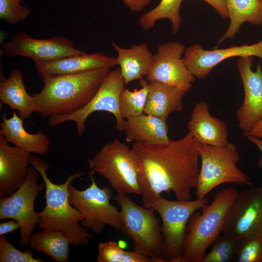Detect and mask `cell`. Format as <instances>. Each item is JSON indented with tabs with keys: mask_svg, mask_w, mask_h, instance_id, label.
Returning <instances> with one entry per match:
<instances>
[{
	"mask_svg": "<svg viewBox=\"0 0 262 262\" xmlns=\"http://www.w3.org/2000/svg\"><path fill=\"white\" fill-rule=\"evenodd\" d=\"M197 145L189 132L166 145L133 144L144 207L151 208L163 192H173L178 200L191 199L199 175Z\"/></svg>",
	"mask_w": 262,
	"mask_h": 262,
	"instance_id": "cell-1",
	"label": "cell"
},
{
	"mask_svg": "<svg viewBox=\"0 0 262 262\" xmlns=\"http://www.w3.org/2000/svg\"><path fill=\"white\" fill-rule=\"evenodd\" d=\"M111 69L42 79V89L33 96L36 112L43 117L72 114L92 98Z\"/></svg>",
	"mask_w": 262,
	"mask_h": 262,
	"instance_id": "cell-2",
	"label": "cell"
},
{
	"mask_svg": "<svg viewBox=\"0 0 262 262\" xmlns=\"http://www.w3.org/2000/svg\"><path fill=\"white\" fill-rule=\"evenodd\" d=\"M30 164L41 176L45 185L46 206L37 212L38 227L43 229H52L64 233L71 245L78 246L88 243L92 236L87 229L80 225L82 215L70 204L69 185L75 179L86 174L81 172L69 175L62 184L52 182L47 175L49 164L40 158L31 155Z\"/></svg>",
	"mask_w": 262,
	"mask_h": 262,
	"instance_id": "cell-3",
	"label": "cell"
},
{
	"mask_svg": "<svg viewBox=\"0 0 262 262\" xmlns=\"http://www.w3.org/2000/svg\"><path fill=\"white\" fill-rule=\"evenodd\" d=\"M238 192L229 187L217 192L190 216L181 249V262H201L208 247L223 233L229 210Z\"/></svg>",
	"mask_w": 262,
	"mask_h": 262,
	"instance_id": "cell-4",
	"label": "cell"
},
{
	"mask_svg": "<svg viewBox=\"0 0 262 262\" xmlns=\"http://www.w3.org/2000/svg\"><path fill=\"white\" fill-rule=\"evenodd\" d=\"M197 149L201 162L196 187L197 198L205 197L212 190L223 183L253 186L250 177L237 166L240 156L233 144L229 142L218 147L198 143Z\"/></svg>",
	"mask_w": 262,
	"mask_h": 262,
	"instance_id": "cell-5",
	"label": "cell"
},
{
	"mask_svg": "<svg viewBox=\"0 0 262 262\" xmlns=\"http://www.w3.org/2000/svg\"><path fill=\"white\" fill-rule=\"evenodd\" d=\"M89 173L104 177L118 195H141L137 163L132 151L118 139L105 144L89 160Z\"/></svg>",
	"mask_w": 262,
	"mask_h": 262,
	"instance_id": "cell-6",
	"label": "cell"
},
{
	"mask_svg": "<svg viewBox=\"0 0 262 262\" xmlns=\"http://www.w3.org/2000/svg\"><path fill=\"white\" fill-rule=\"evenodd\" d=\"M114 199L120 207L121 231L132 240L134 250L154 262H164L162 225L155 210L137 204L127 195L117 194Z\"/></svg>",
	"mask_w": 262,
	"mask_h": 262,
	"instance_id": "cell-7",
	"label": "cell"
},
{
	"mask_svg": "<svg viewBox=\"0 0 262 262\" xmlns=\"http://www.w3.org/2000/svg\"><path fill=\"white\" fill-rule=\"evenodd\" d=\"M88 174L91 183L88 188L80 190L71 183L68 186L69 202L83 216L82 226L97 234L101 233L107 225L122 230L120 210L110 202L112 189L108 186L100 188L93 175Z\"/></svg>",
	"mask_w": 262,
	"mask_h": 262,
	"instance_id": "cell-8",
	"label": "cell"
},
{
	"mask_svg": "<svg viewBox=\"0 0 262 262\" xmlns=\"http://www.w3.org/2000/svg\"><path fill=\"white\" fill-rule=\"evenodd\" d=\"M206 197L191 200H168L162 196L152 208L162 222L164 262H181V249L189 219L196 211L207 204Z\"/></svg>",
	"mask_w": 262,
	"mask_h": 262,
	"instance_id": "cell-9",
	"label": "cell"
},
{
	"mask_svg": "<svg viewBox=\"0 0 262 262\" xmlns=\"http://www.w3.org/2000/svg\"><path fill=\"white\" fill-rule=\"evenodd\" d=\"M125 85L119 68L110 70L94 97L85 106L71 114L49 117V127L52 128L64 122L73 121L75 124L78 135L81 137L85 131V123L89 116L96 112L105 111L115 116L116 130L123 131L125 120L120 112L119 98Z\"/></svg>",
	"mask_w": 262,
	"mask_h": 262,
	"instance_id": "cell-10",
	"label": "cell"
},
{
	"mask_svg": "<svg viewBox=\"0 0 262 262\" xmlns=\"http://www.w3.org/2000/svg\"><path fill=\"white\" fill-rule=\"evenodd\" d=\"M38 174L31 167L21 186L11 195L0 198V219H11L19 223L21 232L19 243L21 246L29 245L32 232L39 220L34 202L45 185L44 182L38 184Z\"/></svg>",
	"mask_w": 262,
	"mask_h": 262,
	"instance_id": "cell-11",
	"label": "cell"
},
{
	"mask_svg": "<svg viewBox=\"0 0 262 262\" xmlns=\"http://www.w3.org/2000/svg\"><path fill=\"white\" fill-rule=\"evenodd\" d=\"M223 233L239 242L262 236V186H251L238 193Z\"/></svg>",
	"mask_w": 262,
	"mask_h": 262,
	"instance_id": "cell-12",
	"label": "cell"
},
{
	"mask_svg": "<svg viewBox=\"0 0 262 262\" xmlns=\"http://www.w3.org/2000/svg\"><path fill=\"white\" fill-rule=\"evenodd\" d=\"M1 47L2 52L6 57H26L35 62L51 61L86 53L75 48L71 41L63 36L38 39L22 31L17 32L9 42H3Z\"/></svg>",
	"mask_w": 262,
	"mask_h": 262,
	"instance_id": "cell-13",
	"label": "cell"
},
{
	"mask_svg": "<svg viewBox=\"0 0 262 262\" xmlns=\"http://www.w3.org/2000/svg\"><path fill=\"white\" fill-rule=\"evenodd\" d=\"M185 50L184 45L178 41L159 44L147 76L148 82H159L189 91L195 78L184 63L182 55Z\"/></svg>",
	"mask_w": 262,
	"mask_h": 262,
	"instance_id": "cell-14",
	"label": "cell"
},
{
	"mask_svg": "<svg viewBox=\"0 0 262 262\" xmlns=\"http://www.w3.org/2000/svg\"><path fill=\"white\" fill-rule=\"evenodd\" d=\"M253 56L240 57L237 62L244 98L236 115L243 136L262 119V66L258 63L256 70L253 71Z\"/></svg>",
	"mask_w": 262,
	"mask_h": 262,
	"instance_id": "cell-15",
	"label": "cell"
},
{
	"mask_svg": "<svg viewBox=\"0 0 262 262\" xmlns=\"http://www.w3.org/2000/svg\"><path fill=\"white\" fill-rule=\"evenodd\" d=\"M257 57L262 60V39L258 42L226 49H204L199 44L185 49L184 63L192 75L198 79L206 78L214 67L227 59L234 57Z\"/></svg>",
	"mask_w": 262,
	"mask_h": 262,
	"instance_id": "cell-16",
	"label": "cell"
},
{
	"mask_svg": "<svg viewBox=\"0 0 262 262\" xmlns=\"http://www.w3.org/2000/svg\"><path fill=\"white\" fill-rule=\"evenodd\" d=\"M31 154L11 146L0 134V196H9L26 180L30 169Z\"/></svg>",
	"mask_w": 262,
	"mask_h": 262,
	"instance_id": "cell-17",
	"label": "cell"
},
{
	"mask_svg": "<svg viewBox=\"0 0 262 262\" xmlns=\"http://www.w3.org/2000/svg\"><path fill=\"white\" fill-rule=\"evenodd\" d=\"M116 65V57L107 56L101 51L34 63V66L42 79L76 74L101 68L111 69Z\"/></svg>",
	"mask_w": 262,
	"mask_h": 262,
	"instance_id": "cell-18",
	"label": "cell"
},
{
	"mask_svg": "<svg viewBox=\"0 0 262 262\" xmlns=\"http://www.w3.org/2000/svg\"><path fill=\"white\" fill-rule=\"evenodd\" d=\"M187 128L198 143L222 147L229 143L226 124L211 115L206 102L195 105Z\"/></svg>",
	"mask_w": 262,
	"mask_h": 262,
	"instance_id": "cell-19",
	"label": "cell"
},
{
	"mask_svg": "<svg viewBox=\"0 0 262 262\" xmlns=\"http://www.w3.org/2000/svg\"><path fill=\"white\" fill-rule=\"evenodd\" d=\"M2 119L0 134L8 143L30 153L44 155L48 152L50 141L42 130L35 133L28 132L24 128L23 120L15 111L12 116L9 118L3 114Z\"/></svg>",
	"mask_w": 262,
	"mask_h": 262,
	"instance_id": "cell-20",
	"label": "cell"
},
{
	"mask_svg": "<svg viewBox=\"0 0 262 262\" xmlns=\"http://www.w3.org/2000/svg\"><path fill=\"white\" fill-rule=\"evenodd\" d=\"M168 131L166 121L145 113L125 120L123 125L126 141L134 143L167 144Z\"/></svg>",
	"mask_w": 262,
	"mask_h": 262,
	"instance_id": "cell-21",
	"label": "cell"
},
{
	"mask_svg": "<svg viewBox=\"0 0 262 262\" xmlns=\"http://www.w3.org/2000/svg\"><path fill=\"white\" fill-rule=\"evenodd\" d=\"M112 46L117 52V65L120 67L126 85L133 81L147 77L154 55L147 44H135L127 49L121 48L114 42Z\"/></svg>",
	"mask_w": 262,
	"mask_h": 262,
	"instance_id": "cell-22",
	"label": "cell"
},
{
	"mask_svg": "<svg viewBox=\"0 0 262 262\" xmlns=\"http://www.w3.org/2000/svg\"><path fill=\"white\" fill-rule=\"evenodd\" d=\"M148 83L149 91L145 114L158 117L166 121L171 113L182 110L185 91L159 82L150 81Z\"/></svg>",
	"mask_w": 262,
	"mask_h": 262,
	"instance_id": "cell-23",
	"label": "cell"
},
{
	"mask_svg": "<svg viewBox=\"0 0 262 262\" xmlns=\"http://www.w3.org/2000/svg\"><path fill=\"white\" fill-rule=\"evenodd\" d=\"M0 101L17 110L23 120L29 118L36 112L33 96L27 92L23 81V74L18 68L10 72L9 78L0 83Z\"/></svg>",
	"mask_w": 262,
	"mask_h": 262,
	"instance_id": "cell-24",
	"label": "cell"
},
{
	"mask_svg": "<svg viewBox=\"0 0 262 262\" xmlns=\"http://www.w3.org/2000/svg\"><path fill=\"white\" fill-rule=\"evenodd\" d=\"M230 19L229 26L219 38L218 44L228 38L233 39L245 22L262 25V0H225Z\"/></svg>",
	"mask_w": 262,
	"mask_h": 262,
	"instance_id": "cell-25",
	"label": "cell"
},
{
	"mask_svg": "<svg viewBox=\"0 0 262 262\" xmlns=\"http://www.w3.org/2000/svg\"><path fill=\"white\" fill-rule=\"evenodd\" d=\"M70 245L64 233L52 229L32 234L29 241L33 249L43 253L57 262H69Z\"/></svg>",
	"mask_w": 262,
	"mask_h": 262,
	"instance_id": "cell-26",
	"label": "cell"
},
{
	"mask_svg": "<svg viewBox=\"0 0 262 262\" xmlns=\"http://www.w3.org/2000/svg\"><path fill=\"white\" fill-rule=\"evenodd\" d=\"M183 0H161L154 8L142 14L139 20V26L144 30L153 28L156 21L167 19L171 23L172 32L177 33L181 24L180 9Z\"/></svg>",
	"mask_w": 262,
	"mask_h": 262,
	"instance_id": "cell-27",
	"label": "cell"
},
{
	"mask_svg": "<svg viewBox=\"0 0 262 262\" xmlns=\"http://www.w3.org/2000/svg\"><path fill=\"white\" fill-rule=\"evenodd\" d=\"M139 90L125 88L119 98V110L122 117L128 119L144 113L149 91L148 83L143 78L139 80Z\"/></svg>",
	"mask_w": 262,
	"mask_h": 262,
	"instance_id": "cell-28",
	"label": "cell"
},
{
	"mask_svg": "<svg viewBox=\"0 0 262 262\" xmlns=\"http://www.w3.org/2000/svg\"><path fill=\"white\" fill-rule=\"evenodd\" d=\"M98 262H151L152 260L136 251H128L114 241L101 242L98 245Z\"/></svg>",
	"mask_w": 262,
	"mask_h": 262,
	"instance_id": "cell-29",
	"label": "cell"
},
{
	"mask_svg": "<svg viewBox=\"0 0 262 262\" xmlns=\"http://www.w3.org/2000/svg\"><path fill=\"white\" fill-rule=\"evenodd\" d=\"M239 242L229 236H219L206 253L201 262H230L235 257Z\"/></svg>",
	"mask_w": 262,
	"mask_h": 262,
	"instance_id": "cell-30",
	"label": "cell"
},
{
	"mask_svg": "<svg viewBox=\"0 0 262 262\" xmlns=\"http://www.w3.org/2000/svg\"><path fill=\"white\" fill-rule=\"evenodd\" d=\"M23 0H0V18L5 22L15 25L24 21L31 13L27 7L21 3Z\"/></svg>",
	"mask_w": 262,
	"mask_h": 262,
	"instance_id": "cell-31",
	"label": "cell"
},
{
	"mask_svg": "<svg viewBox=\"0 0 262 262\" xmlns=\"http://www.w3.org/2000/svg\"><path fill=\"white\" fill-rule=\"evenodd\" d=\"M235 258L237 262H262V236L240 242Z\"/></svg>",
	"mask_w": 262,
	"mask_h": 262,
	"instance_id": "cell-32",
	"label": "cell"
},
{
	"mask_svg": "<svg viewBox=\"0 0 262 262\" xmlns=\"http://www.w3.org/2000/svg\"><path fill=\"white\" fill-rule=\"evenodd\" d=\"M0 262H43L44 260L35 258L31 249L24 252L15 247L4 237L0 236Z\"/></svg>",
	"mask_w": 262,
	"mask_h": 262,
	"instance_id": "cell-33",
	"label": "cell"
},
{
	"mask_svg": "<svg viewBox=\"0 0 262 262\" xmlns=\"http://www.w3.org/2000/svg\"><path fill=\"white\" fill-rule=\"evenodd\" d=\"M124 4L133 12H140L148 6L152 0H122Z\"/></svg>",
	"mask_w": 262,
	"mask_h": 262,
	"instance_id": "cell-34",
	"label": "cell"
},
{
	"mask_svg": "<svg viewBox=\"0 0 262 262\" xmlns=\"http://www.w3.org/2000/svg\"><path fill=\"white\" fill-rule=\"evenodd\" d=\"M211 5L223 19L229 17L225 0H203Z\"/></svg>",
	"mask_w": 262,
	"mask_h": 262,
	"instance_id": "cell-35",
	"label": "cell"
},
{
	"mask_svg": "<svg viewBox=\"0 0 262 262\" xmlns=\"http://www.w3.org/2000/svg\"><path fill=\"white\" fill-rule=\"evenodd\" d=\"M20 228L19 223L13 220L0 223V236L11 233Z\"/></svg>",
	"mask_w": 262,
	"mask_h": 262,
	"instance_id": "cell-36",
	"label": "cell"
},
{
	"mask_svg": "<svg viewBox=\"0 0 262 262\" xmlns=\"http://www.w3.org/2000/svg\"><path fill=\"white\" fill-rule=\"evenodd\" d=\"M244 136H253L258 138H262V119L256 123L250 131Z\"/></svg>",
	"mask_w": 262,
	"mask_h": 262,
	"instance_id": "cell-37",
	"label": "cell"
},
{
	"mask_svg": "<svg viewBox=\"0 0 262 262\" xmlns=\"http://www.w3.org/2000/svg\"><path fill=\"white\" fill-rule=\"evenodd\" d=\"M248 140L254 144L260 150L262 155L257 162V165L260 168H262V138H258L253 136L247 137Z\"/></svg>",
	"mask_w": 262,
	"mask_h": 262,
	"instance_id": "cell-38",
	"label": "cell"
},
{
	"mask_svg": "<svg viewBox=\"0 0 262 262\" xmlns=\"http://www.w3.org/2000/svg\"><path fill=\"white\" fill-rule=\"evenodd\" d=\"M118 245L120 247L123 249L125 248L127 246L126 243L122 240L119 241Z\"/></svg>",
	"mask_w": 262,
	"mask_h": 262,
	"instance_id": "cell-39",
	"label": "cell"
},
{
	"mask_svg": "<svg viewBox=\"0 0 262 262\" xmlns=\"http://www.w3.org/2000/svg\"></svg>",
	"mask_w": 262,
	"mask_h": 262,
	"instance_id": "cell-40",
	"label": "cell"
}]
</instances>
